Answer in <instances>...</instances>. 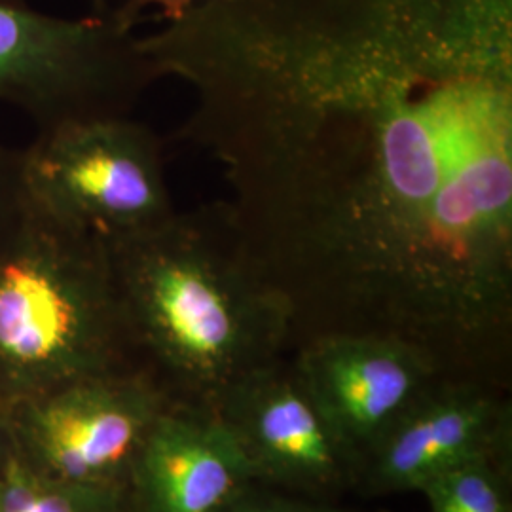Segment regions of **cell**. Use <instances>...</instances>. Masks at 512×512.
Here are the masks:
<instances>
[{"mask_svg":"<svg viewBox=\"0 0 512 512\" xmlns=\"http://www.w3.org/2000/svg\"><path fill=\"white\" fill-rule=\"evenodd\" d=\"M141 366L84 376L6 410L12 448L63 482L126 488L148 433L169 404Z\"/></svg>","mask_w":512,"mask_h":512,"instance_id":"obj_6","label":"cell"},{"mask_svg":"<svg viewBox=\"0 0 512 512\" xmlns=\"http://www.w3.org/2000/svg\"><path fill=\"white\" fill-rule=\"evenodd\" d=\"M133 366L109 245L25 194L0 239V406Z\"/></svg>","mask_w":512,"mask_h":512,"instance_id":"obj_3","label":"cell"},{"mask_svg":"<svg viewBox=\"0 0 512 512\" xmlns=\"http://www.w3.org/2000/svg\"><path fill=\"white\" fill-rule=\"evenodd\" d=\"M154 80L141 40L118 21L0 0V103L23 110L38 129L129 114Z\"/></svg>","mask_w":512,"mask_h":512,"instance_id":"obj_5","label":"cell"},{"mask_svg":"<svg viewBox=\"0 0 512 512\" xmlns=\"http://www.w3.org/2000/svg\"><path fill=\"white\" fill-rule=\"evenodd\" d=\"M219 512H357L338 507L334 501H321L287 494L264 486H253Z\"/></svg>","mask_w":512,"mask_h":512,"instance_id":"obj_13","label":"cell"},{"mask_svg":"<svg viewBox=\"0 0 512 512\" xmlns=\"http://www.w3.org/2000/svg\"><path fill=\"white\" fill-rule=\"evenodd\" d=\"M418 494L429 512H512V452L461 463Z\"/></svg>","mask_w":512,"mask_h":512,"instance_id":"obj_12","label":"cell"},{"mask_svg":"<svg viewBox=\"0 0 512 512\" xmlns=\"http://www.w3.org/2000/svg\"><path fill=\"white\" fill-rule=\"evenodd\" d=\"M192 86L291 351L378 334L505 389L512 0H205L148 37Z\"/></svg>","mask_w":512,"mask_h":512,"instance_id":"obj_1","label":"cell"},{"mask_svg":"<svg viewBox=\"0 0 512 512\" xmlns=\"http://www.w3.org/2000/svg\"><path fill=\"white\" fill-rule=\"evenodd\" d=\"M105 6L101 8V16L118 21L120 25L133 29L135 21L143 10L156 8L164 14L165 19L177 18L186 10L202 4L205 0H101Z\"/></svg>","mask_w":512,"mask_h":512,"instance_id":"obj_15","label":"cell"},{"mask_svg":"<svg viewBox=\"0 0 512 512\" xmlns=\"http://www.w3.org/2000/svg\"><path fill=\"white\" fill-rule=\"evenodd\" d=\"M336 435L359 461L421 393L444 378L421 351L378 334H327L289 353Z\"/></svg>","mask_w":512,"mask_h":512,"instance_id":"obj_9","label":"cell"},{"mask_svg":"<svg viewBox=\"0 0 512 512\" xmlns=\"http://www.w3.org/2000/svg\"><path fill=\"white\" fill-rule=\"evenodd\" d=\"M211 412L236 440L256 486L321 501L355 488L359 461L311 399L291 355L226 387Z\"/></svg>","mask_w":512,"mask_h":512,"instance_id":"obj_7","label":"cell"},{"mask_svg":"<svg viewBox=\"0 0 512 512\" xmlns=\"http://www.w3.org/2000/svg\"><path fill=\"white\" fill-rule=\"evenodd\" d=\"M0 512H128V494L44 475L10 448L0 463Z\"/></svg>","mask_w":512,"mask_h":512,"instance_id":"obj_11","label":"cell"},{"mask_svg":"<svg viewBox=\"0 0 512 512\" xmlns=\"http://www.w3.org/2000/svg\"><path fill=\"white\" fill-rule=\"evenodd\" d=\"M109 245L137 363L175 403L220 393L291 353V317L256 268L228 202L177 211Z\"/></svg>","mask_w":512,"mask_h":512,"instance_id":"obj_2","label":"cell"},{"mask_svg":"<svg viewBox=\"0 0 512 512\" xmlns=\"http://www.w3.org/2000/svg\"><path fill=\"white\" fill-rule=\"evenodd\" d=\"M253 486L255 476L219 418L171 403L131 467L128 512H219Z\"/></svg>","mask_w":512,"mask_h":512,"instance_id":"obj_10","label":"cell"},{"mask_svg":"<svg viewBox=\"0 0 512 512\" xmlns=\"http://www.w3.org/2000/svg\"><path fill=\"white\" fill-rule=\"evenodd\" d=\"M501 452H512L505 389L439 378L372 444L355 488L366 495L420 492L461 463Z\"/></svg>","mask_w":512,"mask_h":512,"instance_id":"obj_8","label":"cell"},{"mask_svg":"<svg viewBox=\"0 0 512 512\" xmlns=\"http://www.w3.org/2000/svg\"><path fill=\"white\" fill-rule=\"evenodd\" d=\"M23 205L25 190L21 181L19 150L0 145V239L12 228Z\"/></svg>","mask_w":512,"mask_h":512,"instance_id":"obj_14","label":"cell"},{"mask_svg":"<svg viewBox=\"0 0 512 512\" xmlns=\"http://www.w3.org/2000/svg\"><path fill=\"white\" fill-rule=\"evenodd\" d=\"M10 448H12V440L8 431V418H6V410L0 406V463L10 452Z\"/></svg>","mask_w":512,"mask_h":512,"instance_id":"obj_16","label":"cell"},{"mask_svg":"<svg viewBox=\"0 0 512 512\" xmlns=\"http://www.w3.org/2000/svg\"><path fill=\"white\" fill-rule=\"evenodd\" d=\"M27 198L105 243L145 234L177 213L164 147L129 114L65 120L19 150Z\"/></svg>","mask_w":512,"mask_h":512,"instance_id":"obj_4","label":"cell"}]
</instances>
